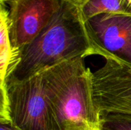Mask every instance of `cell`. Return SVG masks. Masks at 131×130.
<instances>
[{"mask_svg": "<svg viewBox=\"0 0 131 130\" xmlns=\"http://www.w3.org/2000/svg\"><path fill=\"white\" fill-rule=\"evenodd\" d=\"M6 89L11 123L20 130H61L47 97L43 73L26 80H8Z\"/></svg>", "mask_w": 131, "mask_h": 130, "instance_id": "obj_3", "label": "cell"}, {"mask_svg": "<svg viewBox=\"0 0 131 130\" xmlns=\"http://www.w3.org/2000/svg\"><path fill=\"white\" fill-rule=\"evenodd\" d=\"M0 10V87H2L17 64L13 57L11 48L7 25L8 9L3 0H1Z\"/></svg>", "mask_w": 131, "mask_h": 130, "instance_id": "obj_7", "label": "cell"}, {"mask_svg": "<svg viewBox=\"0 0 131 130\" xmlns=\"http://www.w3.org/2000/svg\"><path fill=\"white\" fill-rule=\"evenodd\" d=\"M121 2L124 13L131 15V0H121Z\"/></svg>", "mask_w": 131, "mask_h": 130, "instance_id": "obj_11", "label": "cell"}, {"mask_svg": "<svg viewBox=\"0 0 131 130\" xmlns=\"http://www.w3.org/2000/svg\"><path fill=\"white\" fill-rule=\"evenodd\" d=\"M3 1L8 7V36L13 57L18 64L21 50L48 25L61 8L62 0Z\"/></svg>", "mask_w": 131, "mask_h": 130, "instance_id": "obj_5", "label": "cell"}, {"mask_svg": "<svg viewBox=\"0 0 131 130\" xmlns=\"http://www.w3.org/2000/svg\"><path fill=\"white\" fill-rule=\"evenodd\" d=\"M100 116V130H131L130 115L104 113Z\"/></svg>", "mask_w": 131, "mask_h": 130, "instance_id": "obj_9", "label": "cell"}, {"mask_svg": "<svg viewBox=\"0 0 131 130\" xmlns=\"http://www.w3.org/2000/svg\"><path fill=\"white\" fill-rule=\"evenodd\" d=\"M130 70H131V67H130Z\"/></svg>", "mask_w": 131, "mask_h": 130, "instance_id": "obj_13", "label": "cell"}, {"mask_svg": "<svg viewBox=\"0 0 131 130\" xmlns=\"http://www.w3.org/2000/svg\"><path fill=\"white\" fill-rule=\"evenodd\" d=\"M84 24L93 54L131 67V15L103 13Z\"/></svg>", "mask_w": 131, "mask_h": 130, "instance_id": "obj_4", "label": "cell"}, {"mask_svg": "<svg viewBox=\"0 0 131 130\" xmlns=\"http://www.w3.org/2000/svg\"><path fill=\"white\" fill-rule=\"evenodd\" d=\"M101 108L105 113L131 116V70L114 64L106 74L101 91Z\"/></svg>", "mask_w": 131, "mask_h": 130, "instance_id": "obj_6", "label": "cell"}, {"mask_svg": "<svg viewBox=\"0 0 131 130\" xmlns=\"http://www.w3.org/2000/svg\"><path fill=\"white\" fill-rule=\"evenodd\" d=\"M98 130H100V129H98Z\"/></svg>", "mask_w": 131, "mask_h": 130, "instance_id": "obj_14", "label": "cell"}, {"mask_svg": "<svg viewBox=\"0 0 131 130\" xmlns=\"http://www.w3.org/2000/svg\"><path fill=\"white\" fill-rule=\"evenodd\" d=\"M90 55L94 54L80 8L62 0L48 25L21 50L20 61L6 81H24L64 61Z\"/></svg>", "mask_w": 131, "mask_h": 130, "instance_id": "obj_1", "label": "cell"}, {"mask_svg": "<svg viewBox=\"0 0 131 130\" xmlns=\"http://www.w3.org/2000/svg\"><path fill=\"white\" fill-rule=\"evenodd\" d=\"M45 88L61 130L100 129L92 95V72L84 58L64 61L43 72Z\"/></svg>", "mask_w": 131, "mask_h": 130, "instance_id": "obj_2", "label": "cell"}, {"mask_svg": "<svg viewBox=\"0 0 131 130\" xmlns=\"http://www.w3.org/2000/svg\"><path fill=\"white\" fill-rule=\"evenodd\" d=\"M65 1H68L72 4H74L76 5H78V7L81 6L83 3H84L85 2H87L88 0H65Z\"/></svg>", "mask_w": 131, "mask_h": 130, "instance_id": "obj_12", "label": "cell"}, {"mask_svg": "<svg viewBox=\"0 0 131 130\" xmlns=\"http://www.w3.org/2000/svg\"><path fill=\"white\" fill-rule=\"evenodd\" d=\"M0 130H20L15 126L11 121H2L0 122Z\"/></svg>", "mask_w": 131, "mask_h": 130, "instance_id": "obj_10", "label": "cell"}, {"mask_svg": "<svg viewBox=\"0 0 131 130\" xmlns=\"http://www.w3.org/2000/svg\"><path fill=\"white\" fill-rule=\"evenodd\" d=\"M79 8L83 21L103 13L125 14L121 0H88Z\"/></svg>", "mask_w": 131, "mask_h": 130, "instance_id": "obj_8", "label": "cell"}]
</instances>
